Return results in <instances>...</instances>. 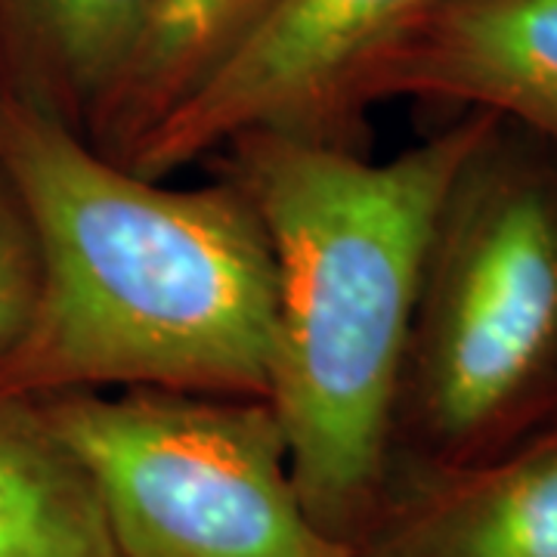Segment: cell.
Here are the masks:
<instances>
[{"label":"cell","mask_w":557,"mask_h":557,"mask_svg":"<svg viewBox=\"0 0 557 557\" xmlns=\"http://www.w3.org/2000/svg\"><path fill=\"white\" fill-rule=\"evenodd\" d=\"M35 248L7 180L0 177V357L20 341L35 304Z\"/></svg>","instance_id":"11"},{"label":"cell","mask_w":557,"mask_h":557,"mask_svg":"<svg viewBox=\"0 0 557 557\" xmlns=\"http://www.w3.org/2000/svg\"><path fill=\"white\" fill-rule=\"evenodd\" d=\"M28 403L87 471L121 557H357L304 508L267 399L137 387Z\"/></svg>","instance_id":"4"},{"label":"cell","mask_w":557,"mask_h":557,"mask_svg":"<svg viewBox=\"0 0 557 557\" xmlns=\"http://www.w3.org/2000/svg\"><path fill=\"white\" fill-rule=\"evenodd\" d=\"M357 557H557V418L498 456L403 478Z\"/></svg>","instance_id":"7"},{"label":"cell","mask_w":557,"mask_h":557,"mask_svg":"<svg viewBox=\"0 0 557 557\" xmlns=\"http://www.w3.org/2000/svg\"><path fill=\"white\" fill-rule=\"evenodd\" d=\"M391 97L490 112L557 146V0H440L375 65L362 109Z\"/></svg>","instance_id":"6"},{"label":"cell","mask_w":557,"mask_h":557,"mask_svg":"<svg viewBox=\"0 0 557 557\" xmlns=\"http://www.w3.org/2000/svg\"><path fill=\"white\" fill-rule=\"evenodd\" d=\"M0 177L35 248V304L0 357V394L270 391L276 276L230 180L168 186L81 134L44 97H0Z\"/></svg>","instance_id":"1"},{"label":"cell","mask_w":557,"mask_h":557,"mask_svg":"<svg viewBox=\"0 0 557 557\" xmlns=\"http://www.w3.org/2000/svg\"><path fill=\"white\" fill-rule=\"evenodd\" d=\"M276 0H156L90 143L124 161L139 139L218 72Z\"/></svg>","instance_id":"8"},{"label":"cell","mask_w":557,"mask_h":557,"mask_svg":"<svg viewBox=\"0 0 557 557\" xmlns=\"http://www.w3.org/2000/svg\"><path fill=\"white\" fill-rule=\"evenodd\" d=\"M557 418V146L486 112L421 263L394 478L498 456Z\"/></svg>","instance_id":"3"},{"label":"cell","mask_w":557,"mask_h":557,"mask_svg":"<svg viewBox=\"0 0 557 557\" xmlns=\"http://www.w3.org/2000/svg\"><path fill=\"white\" fill-rule=\"evenodd\" d=\"M486 112L384 161L344 139L248 134L214 161L251 205L276 276L267 403L319 527L350 548L394 478V412L443 193Z\"/></svg>","instance_id":"2"},{"label":"cell","mask_w":557,"mask_h":557,"mask_svg":"<svg viewBox=\"0 0 557 557\" xmlns=\"http://www.w3.org/2000/svg\"><path fill=\"white\" fill-rule=\"evenodd\" d=\"M156 0H0L22 47L87 127L115 94Z\"/></svg>","instance_id":"10"},{"label":"cell","mask_w":557,"mask_h":557,"mask_svg":"<svg viewBox=\"0 0 557 557\" xmlns=\"http://www.w3.org/2000/svg\"><path fill=\"white\" fill-rule=\"evenodd\" d=\"M0 557H121L87 471L28 399L0 394Z\"/></svg>","instance_id":"9"},{"label":"cell","mask_w":557,"mask_h":557,"mask_svg":"<svg viewBox=\"0 0 557 557\" xmlns=\"http://www.w3.org/2000/svg\"><path fill=\"white\" fill-rule=\"evenodd\" d=\"M440 0H276L119 164L164 180L248 134L354 143L369 75Z\"/></svg>","instance_id":"5"}]
</instances>
